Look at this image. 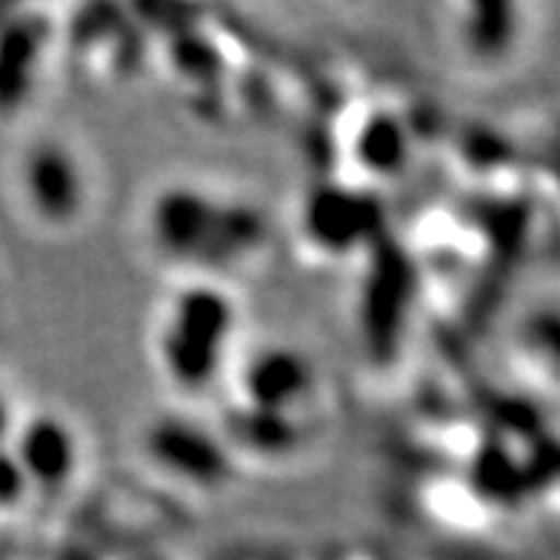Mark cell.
Returning a JSON list of instances; mask_svg holds the SVG:
<instances>
[{
  "label": "cell",
  "mask_w": 560,
  "mask_h": 560,
  "mask_svg": "<svg viewBox=\"0 0 560 560\" xmlns=\"http://www.w3.org/2000/svg\"><path fill=\"white\" fill-rule=\"evenodd\" d=\"M235 306L218 287L195 283L172 295L158 324V361L177 389L200 392L223 369Z\"/></svg>",
  "instance_id": "1"
},
{
  "label": "cell",
  "mask_w": 560,
  "mask_h": 560,
  "mask_svg": "<svg viewBox=\"0 0 560 560\" xmlns=\"http://www.w3.org/2000/svg\"><path fill=\"white\" fill-rule=\"evenodd\" d=\"M21 186L32 209L49 218H60L63 209H74L81 189L72 158L58 147H35L23 158Z\"/></svg>",
  "instance_id": "2"
},
{
  "label": "cell",
  "mask_w": 560,
  "mask_h": 560,
  "mask_svg": "<svg viewBox=\"0 0 560 560\" xmlns=\"http://www.w3.org/2000/svg\"><path fill=\"white\" fill-rule=\"evenodd\" d=\"M0 432H3V404H0Z\"/></svg>",
  "instance_id": "3"
}]
</instances>
